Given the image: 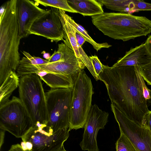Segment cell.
Returning <instances> with one entry per match:
<instances>
[{
	"label": "cell",
	"mask_w": 151,
	"mask_h": 151,
	"mask_svg": "<svg viewBox=\"0 0 151 151\" xmlns=\"http://www.w3.org/2000/svg\"><path fill=\"white\" fill-rule=\"evenodd\" d=\"M137 67L103 64L99 78L106 86L111 104L129 119L141 122L150 110L138 79Z\"/></svg>",
	"instance_id": "1"
},
{
	"label": "cell",
	"mask_w": 151,
	"mask_h": 151,
	"mask_svg": "<svg viewBox=\"0 0 151 151\" xmlns=\"http://www.w3.org/2000/svg\"><path fill=\"white\" fill-rule=\"evenodd\" d=\"M58 46V50L63 54L62 60L39 65L26 60L20 67L21 75L35 73L51 89L72 88L74 81L86 66L64 43Z\"/></svg>",
	"instance_id": "2"
},
{
	"label": "cell",
	"mask_w": 151,
	"mask_h": 151,
	"mask_svg": "<svg viewBox=\"0 0 151 151\" xmlns=\"http://www.w3.org/2000/svg\"><path fill=\"white\" fill-rule=\"evenodd\" d=\"M17 0L6 3L3 14L0 15V85L9 74L15 72L20 60V40L18 22Z\"/></svg>",
	"instance_id": "3"
},
{
	"label": "cell",
	"mask_w": 151,
	"mask_h": 151,
	"mask_svg": "<svg viewBox=\"0 0 151 151\" xmlns=\"http://www.w3.org/2000/svg\"><path fill=\"white\" fill-rule=\"evenodd\" d=\"M93 24L105 35L126 41L151 33V20L145 17L122 13L91 16Z\"/></svg>",
	"instance_id": "4"
},
{
	"label": "cell",
	"mask_w": 151,
	"mask_h": 151,
	"mask_svg": "<svg viewBox=\"0 0 151 151\" xmlns=\"http://www.w3.org/2000/svg\"><path fill=\"white\" fill-rule=\"evenodd\" d=\"M41 80L35 73L24 75L19 78V98L29 116L33 127L47 125L48 120L45 93Z\"/></svg>",
	"instance_id": "5"
},
{
	"label": "cell",
	"mask_w": 151,
	"mask_h": 151,
	"mask_svg": "<svg viewBox=\"0 0 151 151\" xmlns=\"http://www.w3.org/2000/svg\"><path fill=\"white\" fill-rule=\"evenodd\" d=\"M72 88L69 131L84 127L92 106V96L94 93L91 79L84 70L80 72L74 81Z\"/></svg>",
	"instance_id": "6"
},
{
	"label": "cell",
	"mask_w": 151,
	"mask_h": 151,
	"mask_svg": "<svg viewBox=\"0 0 151 151\" xmlns=\"http://www.w3.org/2000/svg\"><path fill=\"white\" fill-rule=\"evenodd\" d=\"M68 129L56 132L47 125L33 127L22 138L21 145L28 151H60L69 136Z\"/></svg>",
	"instance_id": "7"
},
{
	"label": "cell",
	"mask_w": 151,
	"mask_h": 151,
	"mask_svg": "<svg viewBox=\"0 0 151 151\" xmlns=\"http://www.w3.org/2000/svg\"><path fill=\"white\" fill-rule=\"evenodd\" d=\"M45 95L48 115L47 126L54 132L68 129L72 88H51Z\"/></svg>",
	"instance_id": "8"
},
{
	"label": "cell",
	"mask_w": 151,
	"mask_h": 151,
	"mask_svg": "<svg viewBox=\"0 0 151 151\" xmlns=\"http://www.w3.org/2000/svg\"><path fill=\"white\" fill-rule=\"evenodd\" d=\"M33 127L31 120L19 98L0 106V128L17 138L24 137Z\"/></svg>",
	"instance_id": "9"
},
{
	"label": "cell",
	"mask_w": 151,
	"mask_h": 151,
	"mask_svg": "<svg viewBox=\"0 0 151 151\" xmlns=\"http://www.w3.org/2000/svg\"><path fill=\"white\" fill-rule=\"evenodd\" d=\"M111 106L120 132L138 151H151V132L144 119L142 122H136L127 117L114 105L111 104Z\"/></svg>",
	"instance_id": "10"
},
{
	"label": "cell",
	"mask_w": 151,
	"mask_h": 151,
	"mask_svg": "<svg viewBox=\"0 0 151 151\" xmlns=\"http://www.w3.org/2000/svg\"><path fill=\"white\" fill-rule=\"evenodd\" d=\"M64 30L59 9L51 7L33 23L29 34L41 36L57 42L64 40Z\"/></svg>",
	"instance_id": "11"
},
{
	"label": "cell",
	"mask_w": 151,
	"mask_h": 151,
	"mask_svg": "<svg viewBox=\"0 0 151 151\" xmlns=\"http://www.w3.org/2000/svg\"><path fill=\"white\" fill-rule=\"evenodd\" d=\"M109 113L92 105L84 125L83 139L80 144L81 149L88 151H99L97 142L98 132L103 129L108 121Z\"/></svg>",
	"instance_id": "12"
},
{
	"label": "cell",
	"mask_w": 151,
	"mask_h": 151,
	"mask_svg": "<svg viewBox=\"0 0 151 151\" xmlns=\"http://www.w3.org/2000/svg\"><path fill=\"white\" fill-rule=\"evenodd\" d=\"M34 1L17 0V16L21 39L29 35V29L34 22L47 11L39 7Z\"/></svg>",
	"instance_id": "13"
},
{
	"label": "cell",
	"mask_w": 151,
	"mask_h": 151,
	"mask_svg": "<svg viewBox=\"0 0 151 151\" xmlns=\"http://www.w3.org/2000/svg\"><path fill=\"white\" fill-rule=\"evenodd\" d=\"M60 12L64 32V43L74 51L76 57L83 62L91 74L95 75V72L89 57L77 42L76 36V31L60 11Z\"/></svg>",
	"instance_id": "14"
},
{
	"label": "cell",
	"mask_w": 151,
	"mask_h": 151,
	"mask_svg": "<svg viewBox=\"0 0 151 151\" xmlns=\"http://www.w3.org/2000/svg\"><path fill=\"white\" fill-rule=\"evenodd\" d=\"M151 61V57L147 52L145 44L142 43L134 48H131L112 66L119 67L126 66L140 67Z\"/></svg>",
	"instance_id": "15"
},
{
	"label": "cell",
	"mask_w": 151,
	"mask_h": 151,
	"mask_svg": "<svg viewBox=\"0 0 151 151\" xmlns=\"http://www.w3.org/2000/svg\"><path fill=\"white\" fill-rule=\"evenodd\" d=\"M69 6L77 13L84 16H94L101 14L104 11L102 4L98 0H67Z\"/></svg>",
	"instance_id": "16"
},
{
	"label": "cell",
	"mask_w": 151,
	"mask_h": 151,
	"mask_svg": "<svg viewBox=\"0 0 151 151\" xmlns=\"http://www.w3.org/2000/svg\"><path fill=\"white\" fill-rule=\"evenodd\" d=\"M19 78L15 72L11 71L0 85V106L8 102L13 91L19 86Z\"/></svg>",
	"instance_id": "17"
},
{
	"label": "cell",
	"mask_w": 151,
	"mask_h": 151,
	"mask_svg": "<svg viewBox=\"0 0 151 151\" xmlns=\"http://www.w3.org/2000/svg\"><path fill=\"white\" fill-rule=\"evenodd\" d=\"M108 9L120 13L131 14L137 12L134 0H98Z\"/></svg>",
	"instance_id": "18"
},
{
	"label": "cell",
	"mask_w": 151,
	"mask_h": 151,
	"mask_svg": "<svg viewBox=\"0 0 151 151\" xmlns=\"http://www.w3.org/2000/svg\"><path fill=\"white\" fill-rule=\"evenodd\" d=\"M59 10L63 14L68 22L75 29L76 32L83 37L85 39L86 41L91 44L93 48L97 52L102 48H109L111 46V45L109 44L107 42L99 43L96 42L88 35L84 28L76 23L70 16L65 13L64 11L61 9H59Z\"/></svg>",
	"instance_id": "19"
},
{
	"label": "cell",
	"mask_w": 151,
	"mask_h": 151,
	"mask_svg": "<svg viewBox=\"0 0 151 151\" xmlns=\"http://www.w3.org/2000/svg\"><path fill=\"white\" fill-rule=\"evenodd\" d=\"M36 3L45 6H50L65 11L77 13L69 5L67 0H34Z\"/></svg>",
	"instance_id": "20"
},
{
	"label": "cell",
	"mask_w": 151,
	"mask_h": 151,
	"mask_svg": "<svg viewBox=\"0 0 151 151\" xmlns=\"http://www.w3.org/2000/svg\"><path fill=\"white\" fill-rule=\"evenodd\" d=\"M115 145L116 151H138L130 140L121 132Z\"/></svg>",
	"instance_id": "21"
},
{
	"label": "cell",
	"mask_w": 151,
	"mask_h": 151,
	"mask_svg": "<svg viewBox=\"0 0 151 151\" xmlns=\"http://www.w3.org/2000/svg\"><path fill=\"white\" fill-rule=\"evenodd\" d=\"M137 73L138 79L144 97L146 100L151 99L150 91L151 90L149 89L147 86L144 81V80L142 76L139 67H137Z\"/></svg>",
	"instance_id": "22"
},
{
	"label": "cell",
	"mask_w": 151,
	"mask_h": 151,
	"mask_svg": "<svg viewBox=\"0 0 151 151\" xmlns=\"http://www.w3.org/2000/svg\"><path fill=\"white\" fill-rule=\"evenodd\" d=\"M141 74L148 85H151V61L142 66L139 67Z\"/></svg>",
	"instance_id": "23"
},
{
	"label": "cell",
	"mask_w": 151,
	"mask_h": 151,
	"mask_svg": "<svg viewBox=\"0 0 151 151\" xmlns=\"http://www.w3.org/2000/svg\"><path fill=\"white\" fill-rule=\"evenodd\" d=\"M93 67L95 73L99 78V75L102 71L103 64L101 63L98 57L96 55L89 57Z\"/></svg>",
	"instance_id": "24"
},
{
	"label": "cell",
	"mask_w": 151,
	"mask_h": 151,
	"mask_svg": "<svg viewBox=\"0 0 151 151\" xmlns=\"http://www.w3.org/2000/svg\"><path fill=\"white\" fill-rule=\"evenodd\" d=\"M134 1L137 12L139 11H151V4L143 0H134Z\"/></svg>",
	"instance_id": "25"
},
{
	"label": "cell",
	"mask_w": 151,
	"mask_h": 151,
	"mask_svg": "<svg viewBox=\"0 0 151 151\" xmlns=\"http://www.w3.org/2000/svg\"><path fill=\"white\" fill-rule=\"evenodd\" d=\"M26 57L27 58L31 63L34 65H39L48 63L47 60L40 58L32 56L28 52L24 51L22 52Z\"/></svg>",
	"instance_id": "26"
},
{
	"label": "cell",
	"mask_w": 151,
	"mask_h": 151,
	"mask_svg": "<svg viewBox=\"0 0 151 151\" xmlns=\"http://www.w3.org/2000/svg\"><path fill=\"white\" fill-rule=\"evenodd\" d=\"M63 53L58 50L57 51L55 50L54 51V53L47 60L50 63L61 60H63Z\"/></svg>",
	"instance_id": "27"
},
{
	"label": "cell",
	"mask_w": 151,
	"mask_h": 151,
	"mask_svg": "<svg viewBox=\"0 0 151 151\" xmlns=\"http://www.w3.org/2000/svg\"><path fill=\"white\" fill-rule=\"evenodd\" d=\"M144 44L147 52L151 57V34L148 37Z\"/></svg>",
	"instance_id": "28"
},
{
	"label": "cell",
	"mask_w": 151,
	"mask_h": 151,
	"mask_svg": "<svg viewBox=\"0 0 151 151\" xmlns=\"http://www.w3.org/2000/svg\"><path fill=\"white\" fill-rule=\"evenodd\" d=\"M145 122L148 126L151 132V110L146 114L143 118Z\"/></svg>",
	"instance_id": "29"
},
{
	"label": "cell",
	"mask_w": 151,
	"mask_h": 151,
	"mask_svg": "<svg viewBox=\"0 0 151 151\" xmlns=\"http://www.w3.org/2000/svg\"><path fill=\"white\" fill-rule=\"evenodd\" d=\"M8 151H28L24 150L20 144H17L12 145Z\"/></svg>",
	"instance_id": "30"
},
{
	"label": "cell",
	"mask_w": 151,
	"mask_h": 151,
	"mask_svg": "<svg viewBox=\"0 0 151 151\" xmlns=\"http://www.w3.org/2000/svg\"><path fill=\"white\" fill-rule=\"evenodd\" d=\"M76 36L78 43L81 46H82L83 44L86 41L85 39L77 32L76 33Z\"/></svg>",
	"instance_id": "31"
},
{
	"label": "cell",
	"mask_w": 151,
	"mask_h": 151,
	"mask_svg": "<svg viewBox=\"0 0 151 151\" xmlns=\"http://www.w3.org/2000/svg\"><path fill=\"white\" fill-rule=\"evenodd\" d=\"M5 131L1 129L0 133V147L1 148L4 142L5 136Z\"/></svg>",
	"instance_id": "32"
},
{
	"label": "cell",
	"mask_w": 151,
	"mask_h": 151,
	"mask_svg": "<svg viewBox=\"0 0 151 151\" xmlns=\"http://www.w3.org/2000/svg\"><path fill=\"white\" fill-rule=\"evenodd\" d=\"M60 151H68L66 150L64 148V147H63V149Z\"/></svg>",
	"instance_id": "33"
},
{
	"label": "cell",
	"mask_w": 151,
	"mask_h": 151,
	"mask_svg": "<svg viewBox=\"0 0 151 151\" xmlns=\"http://www.w3.org/2000/svg\"><path fill=\"white\" fill-rule=\"evenodd\" d=\"M150 97H151V90L150 91Z\"/></svg>",
	"instance_id": "34"
}]
</instances>
